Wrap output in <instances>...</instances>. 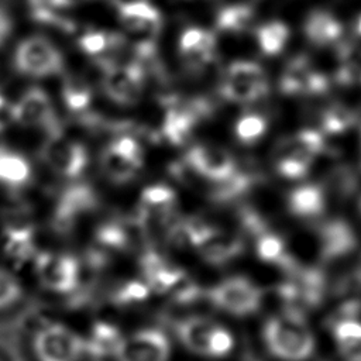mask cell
<instances>
[{"label": "cell", "instance_id": "obj_1", "mask_svg": "<svg viewBox=\"0 0 361 361\" xmlns=\"http://www.w3.org/2000/svg\"><path fill=\"white\" fill-rule=\"evenodd\" d=\"M262 336L267 350L281 361H307L316 350L314 334L295 314L283 313L269 317Z\"/></svg>", "mask_w": 361, "mask_h": 361}, {"label": "cell", "instance_id": "obj_2", "mask_svg": "<svg viewBox=\"0 0 361 361\" xmlns=\"http://www.w3.org/2000/svg\"><path fill=\"white\" fill-rule=\"evenodd\" d=\"M176 331L183 347L203 358H226L234 347L231 331L221 323L204 316L183 319Z\"/></svg>", "mask_w": 361, "mask_h": 361}, {"label": "cell", "instance_id": "obj_3", "mask_svg": "<svg viewBox=\"0 0 361 361\" xmlns=\"http://www.w3.org/2000/svg\"><path fill=\"white\" fill-rule=\"evenodd\" d=\"M11 63L14 71L31 79H44L63 72L65 59L61 49L47 37L32 34L14 48Z\"/></svg>", "mask_w": 361, "mask_h": 361}, {"label": "cell", "instance_id": "obj_4", "mask_svg": "<svg viewBox=\"0 0 361 361\" xmlns=\"http://www.w3.org/2000/svg\"><path fill=\"white\" fill-rule=\"evenodd\" d=\"M262 298V289L241 275L228 276L207 292V299L216 309L235 317H245L258 312Z\"/></svg>", "mask_w": 361, "mask_h": 361}, {"label": "cell", "instance_id": "obj_5", "mask_svg": "<svg viewBox=\"0 0 361 361\" xmlns=\"http://www.w3.org/2000/svg\"><path fill=\"white\" fill-rule=\"evenodd\" d=\"M37 361H79L86 351V341L62 323L41 326L32 340Z\"/></svg>", "mask_w": 361, "mask_h": 361}, {"label": "cell", "instance_id": "obj_6", "mask_svg": "<svg viewBox=\"0 0 361 361\" xmlns=\"http://www.w3.org/2000/svg\"><path fill=\"white\" fill-rule=\"evenodd\" d=\"M39 157L54 173L68 179L80 176L89 159L86 148L80 142L66 137L62 130L47 134L39 148Z\"/></svg>", "mask_w": 361, "mask_h": 361}, {"label": "cell", "instance_id": "obj_7", "mask_svg": "<svg viewBox=\"0 0 361 361\" xmlns=\"http://www.w3.org/2000/svg\"><path fill=\"white\" fill-rule=\"evenodd\" d=\"M11 118L18 126L38 128L45 135L62 130L49 94L38 86L28 87L11 103Z\"/></svg>", "mask_w": 361, "mask_h": 361}, {"label": "cell", "instance_id": "obj_8", "mask_svg": "<svg viewBox=\"0 0 361 361\" xmlns=\"http://www.w3.org/2000/svg\"><path fill=\"white\" fill-rule=\"evenodd\" d=\"M32 262L38 281L49 292L69 293L79 283L80 267L71 254L44 251L38 252Z\"/></svg>", "mask_w": 361, "mask_h": 361}, {"label": "cell", "instance_id": "obj_9", "mask_svg": "<svg viewBox=\"0 0 361 361\" xmlns=\"http://www.w3.org/2000/svg\"><path fill=\"white\" fill-rule=\"evenodd\" d=\"M113 355L116 361H169L171 343L158 329H141L121 336Z\"/></svg>", "mask_w": 361, "mask_h": 361}, {"label": "cell", "instance_id": "obj_10", "mask_svg": "<svg viewBox=\"0 0 361 361\" xmlns=\"http://www.w3.org/2000/svg\"><path fill=\"white\" fill-rule=\"evenodd\" d=\"M102 63L103 87L106 94L116 103L133 104L138 100L142 85L144 72L140 63Z\"/></svg>", "mask_w": 361, "mask_h": 361}, {"label": "cell", "instance_id": "obj_11", "mask_svg": "<svg viewBox=\"0 0 361 361\" xmlns=\"http://www.w3.org/2000/svg\"><path fill=\"white\" fill-rule=\"evenodd\" d=\"M185 162L200 176L217 183L224 182L237 173L231 154L216 145L200 144L190 148L186 154Z\"/></svg>", "mask_w": 361, "mask_h": 361}, {"label": "cell", "instance_id": "obj_12", "mask_svg": "<svg viewBox=\"0 0 361 361\" xmlns=\"http://www.w3.org/2000/svg\"><path fill=\"white\" fill-rule=\"evenodd\" d=\"M279 89L285 94H320L329 89V80L316 72L303 56L288 63L279 80Z\"/></svg>", "mask_w": 361, "mask_h": 361}, {"label": "cell", "instance_id": "obj_13", "mask_svg": "<svg viewBox=\"0 0 361 361\" xmlns=\"http://www.w3.org/2000/svg\"><path fill=\"white\" fill-rule=\"evenodd\" d=\"M96 204V195L87 185L76 183L66 188L56 202L54 221L59 228L71 227L79 216L92 210Z\"/></svg>", "mask_w": 361, "mask_h": 361}, {"label": "cell", "instance_id": "obj_14", "mask_svg": "<svg viewBox=\"0 0 361 361\" xmlns=\"http://www.w3.org/2000/svg\"><path fill=\"white\" fill-rule=\"evenodd\" d=\"M206 110L204 102H195L183 107H169L164 117L162 135L171 144H183Z\"/></svg>", "mask_w": 361, "mask_h": 361}, {"label": "cell", "instance_id": "obj_15", "mask_svg": "<svg viewBox=\"0 0 361 361\" xmlns=\"http://www.w3.org/2000/svg\"><path fill=\"white\" fill-rule=\"evenodd\" d=\"M32 178V166L20 151L0 145V186L7 189H21Z\"/></svg>", "mask_w": 361, "mask_h": 361}, {"label": "cell", "instance_id": "obj_16", "mask_svg": "<svg viewBox=\"0 0 361 361\" xmlns=\"http://www.w3.org/2000/svg\"><path fill=\"white\" fill-rule=\"evenodd\" d=\"M176 203L175 192L165 185H152L142 190L140 197V214L144 221L165 220Z\"/></svg>", "mask_w": 361, "mask_h": 361}, {"label": "cell", "instance_id": "obj_17", "mask_svg": "<svg viewBox=\"0 0 361 361\" xmlns=\"http://www.w3.org/2000/svg\"><path fill=\"white\" fill-rule=\"evenodd\" d=\"M142 269L148 285L157 292H173L183 279V272L179 268L155 254H148L144 258Z\"/></svg>", "mask_w": 361, "mask_h": 361}, {"label": "cell", "instance_id": "obj_18", "mask_svg": "<svg viewBox=\"0 0 361 361\" xmlns=\"http://www.w3.org/2000/svg\"><path fill=\"white\" fill-rule=\"evenodd\" d=\"M73 6V0H28L32 20L62 31H73L75 24L63 13Z\"/></svg>", "mask_w": 361, "mask_h": 361}, {"label": "cell", "instance_id": "obj_19", "mask_svg": "<svg viewBox=\"0 0 361 361\" xmlns=\"http://www.w3.org/2000/svg\"><path fill=\"white\" fill-rule=\"evenodd\" d=\"M333 340L344 361H361V320L344 317L333 327Z\"/></svg>", "mask_w": 361, "mask_h": 361}, {"label": "cell", "instance_id": "obj_20", "mask_svg": "<svg viewBox=\"0 0 361 361\" xmlns=\"http://www.w3.org/2000/svg\"><path fill=\"white\" fill-rule=\"evenodd\" d=\"M305 34L307 39L319 47L330 45L343 35L340 21L327 11H313L305 23Z\"/></svg>", "mask_w": 361, "mask_h": 361}, {"label": "cell", "instance_id": "obj_21", "mask_svg": "<svg viewBox=\"0 0 361 361\" xmlns=\"http://www.w3.org/2000/svg\"><path fill=\"white\" fill-rule=\"evenodd\" d=\"M289 210L298 217H314L323 213L326 206L324 193L320 186L302 185L295 188L288 197Z\"/></svg>", "mask_w": 361, "mask_h": 361}, {"label": "cell", "instance_id": "obj_22", "mask_svg": "<svg viewBox=\"0 0 361 361\" xmlns=\"http://www.w3.org/2000/svg\"><path fill=\"white\" fill-rule=\"evenodd\" d=\"M100 166L110 180L116 183H124L137 175L142 166V161L124 157L109 144L102 152Z\"/></svg>", "mask_w": 361, "mask_h": 361}, {"label": "cell", "instance_id": "obj_23", "mask_svg": "<svg viewBox=\"0 0 361 361\" xmlns=\"http://www.w3.org/2000/svg\"><path fill=\"white\" fill-rule=\"evenodd\" d=\"M268 82H252L226 76L221 83L220 93L224 99L235 103H251L268 93Z\"/></svg>", "mask_w": 361, "mask_h": 361}, {"label": "cell", "instance_id": "obj_24", "mask_svg": "<svg viewBox=\"0 0 361 361\" xmlns=\"http://www.w3.org/2000/svg\"><path fill=\"white\" fill-rule=\"evenodd\" d=\"M4 250L16 261L34 259L38 254L34 233L28 226H11L6 230Z\"/></svg>", "mask_w": 361, "mask_h": 361}, {"label": "cell", "instance_id": "obj_25", "mask_svg": "<svg viewBox=\"0 0 361 361\" xmlns=\"http://www.w3.org/2000/svg\"><path fill=\"white\" fill-rule=\"evenodd\" d=\"M62 100L68 110L82 113L92 102V89L83 79L68 76L62 83Z\"/></svg>", "mask_w": 361, "mask_h": 361}, {"label": "cell", "instance_id": "obj_26", "mask_svg": "<svg viewBox=\"0 0 361 361\" xmlns=\"http://www.w3.org/2000/svg\"><path fill=\"white\" fill-rule=\"evenodd\" d=\"M289 38V28L281 21H271L257 30V41L267 55L279 54Z\"/></svg>", "mask_w": 361, "mask_h": 361}, {"label": "cell", "instance_id": "obj_27", "mask_svg": "<svg viewBox=\"0 0 361 361\" xmlns=\"http://www.w3.org/2000/svg\"><path fill=\"white\" fill-rule=\"evenodd\" d=\"M254 20V11L250 6L234 4L220 10L217 16V28L228 32L245 31Z\"/></svg>", "mask_w": 361, "mask_h": 361}, {"label": "cell", "instance_id": "obj_28", "mask_svg": "<svg viewBox=\"0 0 361 361\" xmlns=\"http://www.w3.org/2000/svg\"><path fill=\"white\" fill-rule=\"evenodd\" d=\"M123 37L106 31H87L79 38L80 49L87 55H102L123 44Z\"/></svg>", "mask_w": 361, "mask_h": 361}, {"label": "cell", "instance_id": "obj_29", "mask_svg": "<svg viewBox=\"0 0 361 361\" xmlns=\"http://www.w3.org/2000/svg\"><path fill=\"white\" fill-rule=\"evenodd\" d=\"M320 123L324 133L340 134L354 126L355 114L345 106L334 104L323 111Z\"/></svg>", "mask_w": 361, "mask_h": 361}, {"label": "cell", "instance_id": "obj_30", "mask_svg": "<svg viewBox=\"0 0 361 361\" xmlns=\"http://www.w3.org/2000/svg\"><path fill=\"white\" fill-rule=\"evenodd\" d=\"M120 338H121V336L118 334L117 329H114L111 324L97 323L93 327L92 340L89 343H86V347L93 348V351L97 354H104V353L114 354V350H116Z\"/></svg>", "mask_w": 361, "mask_h": 361}, {"label": "cell", "instance_id": "obj_31", "mask_svg": "<svg viewBox=\"0 0 361 361\" xmlns=\"http://www.w3.org/2000/svg\"><path fill=\"white\" fill-rule=\"evenodd\" d=\"M267 131V120L259 114H245L235 124V135L244 144L259 140Z\"/></svg>", "mask_w": 361, "mask_h": 361}, {"label": "cell", "instance_id": "obj_32", "mask_svg": "<svg viewBox=\"0 0 361 361\" xmlns=\"http://www.w3.org/2000/svg\"><path fill=\"white\" fill-rule=\"evenodd\" d=\"M326 247L331 252L347 251L354 244V235L350 227L343 221H334L324 230Z\"/></svg>", "mask_w": 361, "mask_h": 361}, {"label": "cell", "instance_id": "obj_33", "mask_svg": "<svg viewBox=\"0 0 361 361\" xmlns=\"http://www.w3.org/2000/svg\"><path fill=\"white\" fill-rule=\"evenodd\" d=\"M23 298V285L18 278L0 268V310H6L14 306Z\"/></svg>", "mask_w": 361, "mask_h": 361}, {"label": "cell", "instance_id": "obj_34", "mask_svg": "<svg viewBox=\"0 0 361 361\" xmlns=\"http://www.w3.org/2000/svg\"><path fill=\"white\" fill-rule=\"evenodd\" d=\"M226 76L252 80V82H265L267 80L264 69L258 63L251 62V61H235V62H233L228 66Z\"/></svg>", "mask_w": 361, "mask_h": 361}, {"label": "cell", "instance_id": "obj_35", "mask_svg": "<svg viewBox=\"0 0 361 361\" xmlns=\"http://www.w3.org/2000/svg\"><path fill=\"white\" fill-rule=\"evenodd\" d=\"M283 251V245L281 240L275 235L267 234L258 243V252L259 257L265 261H276L281 258Z\"/></svg>", "mask_w": 361, "mask_h": 361}, {"label": "cell", "instance_id": "obj_36", "mask_svg": "<svg viewBox=\"0 0 361 361\" xmlns=\"http://www.w3.org/2000/svg\"><path fill=\"white\" fill-rule=\"evenodd\" d=\"M206 34V30L199 28V27H190L185 30L179 38V52L180 55H185L195 49L203 39Z\"/></svg>", "mask_w": 361, "mask_h": 361}, {"label": "cell", "instance_id": "obj_37", "mask_svg": "<svg viewBox=\"0 0 361 361\" xmlns=\"http://www.w3.org/2000/svg\"><path fill=\"white\" fill-rule=\"evenodd\" d=\"M110 145L117 151L120 152L121 155L124 157H128L131 159H141L142 161V152H141V147L140 144L128 137V135H124V137H120L117 138L116 141L110 142Z\"/></svg>", "mask_w": 361, "mask_h": 361}, {"label": "cell", "instance_id": "obj_38", "mask_svg": "<svg viewBox=\"0 0 361 361\" xmlns=\"http://www.w3.org/2000/svg\"><path fill=\"white\" fill-rule=\"evenodd\" d=\"M14 28V23L11 14L0 6V47H3L11 37Z\"/></svg>", "mask_w": 361, "mask_h": 361}, {"label": "cell", "instance_id": "obj_39", "mask_svg": "<svg viewBox=\"0 0 361 361\" xmlns=\"http://www.w3.org/2000/svg\"><path fill=\"white\" fill-rule=\"evenodd\" d=\"M355 31H357V34H358V35H361V16H360V17H358V20H357Z\"/></svg>", "mask_w": 361, "mask_h": 361}, {"label": "cell", "instance_id": "obj_40", "mask_svg": "<svg viewBox=\"0 0 361 361\" xmlns=\"http://www.w3.org/2000/svg\"><path fill=\"white\" fill-rule=\"evenodd\" d=\"M358 209H360V214H361V199H360V204H358Z\"/></svg>", "mask_w": 361, "mask_h": 361}, {"label": "cell", "instance_id": "obj_41", "mask_svg": "<svg viewBox=\"0 0 361 361\" xmlns=\"http://www.w3.org/2000/svg\"><path fill=\"white\" fill-rule=\"evenodd\" d=\"M360 80H361V78H360Z\"/></svg>", "mask_w": 361, "mask_h": 361}]
</instances>
